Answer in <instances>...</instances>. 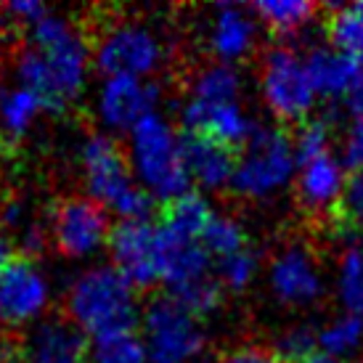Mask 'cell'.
<instances>
[{"instance_id":"1","label":"cell","mask_w":363,"mask_h":363,"mask_svg":"<svg viewBox=\"0 0 363 363\" xmlns=\"http://www.w3.org/2000/svg\"><path fill=\"white\" fill-rule=\"evenodd\" d=\"M27 48L16 61V82L40 96L48 111L67 109L85 88L91 45L69 19L45 13L27 30Z\"/></svg>"},{"instance_id":"2","label":"cell","mask_w":363,"mask_h":363,"mask_svg":"<svg viewBox=\"0 0 363 363\" xmlns=\"http://www.w3.org/2000/svg\"><path fill=\"white\" fill-rule=\"evenodd\" d=\"M128 160L135 181L152 199L172 202L191 191L183 135L172 122L154 111L128 133Z\"/></svg>"},{"instance_id":"3","label":"cell","mask_w":363,"mask_h":363,"mask_svg":"<svg viewBox=\"0 0 363 363\" xmlns=\"http://www.w3.org/2000/svg\"><path fill=\"white\" fill-rule=\"evenodd\" d=\"M67 313L69 321L93 340L114 332H133L138 321L135 286L114 265H93L72 281Z\"/></svg>"},{"instance_id":"4","label":"cell","mask_w":363,"mask_h":363,"mask_svg":"<svg viewBox=\"0 0 363 363\" xmlns=\"http://www.w3.org/2000/svg\"><path fill=\"white\" fill-rule=\"evenodd\" d=\"M80 167L88 196L122 220H149L154 199L130 170L128 149L106 133H91L80 146Z\"/></svg>"},{"instance_id":"5","label":"cell","mask_w":363,"mask_h":363,"mask_svg":"<svg viewBox=\"0 0 363 363\" xmlns=\"http://www.w3.org/2000/svg\"><path fill=\"white\" fill-rule=\"evenodd\" d=\"M294 141L281 128H257L250 143L236 157L231 189L244 199H273L297 178Z\"/></svg>"},{"instance_id":"6","label":"cell","mask_w":363,"mask_h":363,"mask_svg":"<svg viewBox=\"0 0 363 363\" xmlns=\"http://www.w3.org/2000/svg\"><path fill=\"white\" fill-rule=\"evenodd\" d=\"M164 56V40L146 21H111L93 45V61L104 77L149 80Z\"/></svg>"},{"instance_id":"7","label":"cell","mask_w":363,"mask_h":363,"mask_svg":"<svg viewBox=\"0 0 363 363\" xmlns=\"http://www.w3.org/2000/svg\"><path fill=\"white\" fill-rule=\"evenodd\" d=\"M143 345L149 363H196L204 353V329L175 297H154L143 311Z\"/></svg>"},{"instance_id":"8","label":"cell","mask_w":363,"mask_h":363,"mask_svg":"<svg viewBox=\"0 0 363 363\" xmlns=\"http://www.w3.org/2000/svg\"><path fill=\"white\" fill-rule=\"evenodd\" d=\"M260 93L271 114L281 122H305L318 99L308 77L305 59L286 45H276L265 53Z\"/></svg>"},{"instance_id":"9","label":"cell","mask_w":363,"mask_h":363,"mask_svg":"<svg viewBox=\"0 0 363 363\" xmlns=\"http://www.w3.org/2000/svg\"><path fill=\"white\" fill-rule=\"evenodd\" d=\"M111 220L106 207L91 196H64L51 210V236L61 255L85 260L109 247Z\"/></svg>"},{"instance_id":"10","label":"cell","mask_w":363,"mask_h":363,"mask_svg":"<svg viewBox=\"0 0 363 363\" xmlns=\"http://www.w3.org/2000/svg\"><path fill=\"white\" fill-rule=\"evenodd\" d=\"M51 303V281L30 255H19L0 268V323L24 326L38 321Z\"/></svg>"},{"instance_id":"11","label":"cell","mask_w":363,"mask_h":363,"mask_svg":"<svg viewBox=\"0 0 363 363\" xmlns=\"http://www.w3.org/2000/svg\"><path fill=\"white\" fill-rule=\"evenodd\" d=\"M111 265L135 286L149 289L160 281V236L149 220H120L109 236Z\"/></svg>"},{"instance_id":"12","label":"cell","mask_w":363,"mask_h":363,"mask_svg":"<svg viewBox=\"0 0 363 363\" xmlns=\"http://www.w3.org/2000/svg\"><path fill=\"white\" fill-rule=\"evenodd\" d=\"M268 286L286 308H311L323 297V273L305 244H289L268 265Z\"/></svg>"},{"instance_id":"13","label":"cell","mask_w":363,"mask_h":363,"mask_svg":"<svg viewBox=\"0 0 363 363\" xmlns=\"http://www.w3.org/2000/svg\"><path fill=\"white\" fill-rule=\"evenodd\" d=\"M160 88L152 80L104 77L96 96V114L106 130L130 133L143 117L157 111Z\"/></svg>"},{"instance_id":"14","label":"cell","mask_w":363,"mask_h":363,"mask_svg":"<svg viewBox=\"0 0 363 363\" xmlns=\"http://www.w3.org/2000/svg\"><path fill=\"white\" fill-rule=\"evenodd\" d=\"M181 125L189 135L212 138L225 146H247L250 138L257 133V122L250 117L242 101L231 104H207L186 99L181 104Z\"/></svg>"},{"instance_id":"15","label":"cell","mask_w":363,"mask_h":363,"mask_svg":"<svg viewBox=\"0 0 363 363\" xmlns=\"http://www.w3.org/2000/svg\"><path fill=\"white\" fill-rule=\"evenodd\" d=\"M157 236H160V281L167 284L170 297H178L196 284L215 279L210 273L212 257L199 239L172 236L162 231L160 225H157Z\"/></svg>"},{"instance_id":"16","label":"cell","mask_w":363,"mask_h":363,"mask_svg":"<svg viewBox=\"0 0 363 363\" xmlns=\"http://www.w3.org/2000/svg\"><path fill=\"white\" fill-rule=\"evenodd\" d=\"M255 43H257V19L252 11L233 3H223L215 9L207 30V45L220 64L236 67V61H244L255 51Z\"/></svg>"},{"instance_id":"17","label":"cell","mask_w":363,"mask_h":363,"mask_svg":"<svg viewBox=\"0 0 363 363\" xmlns=\"http://www.w3.org/2000/svg\"><path fill=\"white\" fill-rule=\"evenodd\" d=\"M24 363H85L91 345L69 318L40 321L24 340Z\"/></svg>"},{"instance_id":"18","label":"cell","mask_w":363,"mask_h":363,"mask_svg":"<svg viewBox=\"0 0 363 363\" xmlns=\"http://www.w3.org/2000/svg\"><path fill=\"white\" fill-rule=\"evenodd\" d=\"M345 183H347L345 162L337 160L334 154H321L315 160L300 162L294 191L308 212H329L340 207Z\"/></svg>"},{"instance_id":"19","label":"cell","mask_w":363,"mask_h":363,"mask_svg":"<svg viewBox=\"0 0 363 363\" xmlns=\"http://www.w3.org/2000/svg\"><path fill=\"white\" fill-rule=\"evenodd\" d=\"M183 154H186V167H189L191 183L202 186L207 191L231 189L236 157H239L231 146L186 133L183 135Z\"/></svg>"},{"instance_id":"20","label":"cell","mask_w":363,"mask_h":363,"mask_svg":"<svg viewBox=\"0 0 363 363\" xmlns=\"http://www.w3.org/2000/svg\"><path fill=\"white\" fill-rule=\"evenodd\" d=\"M305 67H308L313 91L321 99H345L363 69L353 56L337 51L334 45L311 48V53L305 56Z\"/></svg>"},{"instance_id":"21","label":"cell","mask_w":363,"mask_h":363,"mask_svg":"<svg viewBox=\"0 0 363 363\" xmlns=\"http://www.w3.org/2000/svg\"><path fill=\"white\" fill-rule=\"evenodd\" d=\"M45 109L40 96H35L24 85H6L0 88V130L11 141H21L35 128V122Z\"/></svg>"},{"instance_id":"22","label":"cell","mask_w":363,"mask_h":363,"mask_svg":"<svg viewBox=\"0 0 363 363\" xmlns=\"http://www.w3.org/2000/svg\"><path fill=\"white\" fill-rule=\"evenodd\" d=\"M212 215H215V210L210 207L207 196L199 191H189L167 202V207L162 212L160 228L172 233V236H183V239H202Z\"/></svg>"},{"instance_id":"23","label":"cell","mask_w":363,"mask_h":363,"mask_svg":"<svg viewBox=\"0 0 363 363\" xmlns=\"http://www.w3.org/2000/svg\"><path fill=\"white\" fill-rule=\"evenodd\" d=\"M242 74L231 64H207L202 69L194 72L191 82H189V96L194 101L207 104H231L242 101Z\"/></svg>"},{"instance_id":"24","label":"cell","mask_w":363,"mask_h":363,"mask_svg":"<svg viewBox=\"0 0 363 363\" xmlns=\"http://www.w3.org/2000/svg\"><path fill=\"white\" fill-rule=\"evenodd\" d=\"M250 11L255 19L279 35H297L315 16V6L308 0H260Z\"/></svg>"},{"instance_id":"25","label":"cell","mask_w":363,"mask_h":363,"mask_svg":"<svg viewBox=\"0 0 363 363\" xmlns=\"http://www.w3.org/2000/svg\"><path fill=\"white\" fill-rule=\"evenodd\" d=\"M337 300L355 318H363V247L353 244L347 247L337 262Z\"/></svg>"},{"instance_id":"26","label":"cell","mask_w":363,"mask_h":363,"mask_svg":"<svg viewBox=\"0 0 363 363\" xmlns=\"http://www.w3.org/2000/svg\"><path fill=\"white\" fill-rule=\"evenodd\" d=\"M363 347V318H355L350 313L334 315L318 329V350L332 355L337 361L353 358Z\"/></svg>"},{"instance_id":"27","label":"cell","mask_w":363,"mask_h":363,"mask_svg":"<svg viewBox=\"0 0 363 363\" xmlns=\"http://www.w3.org/2000/svg\"><path fill=\"white\" fill-rule=\"evenodd\" d=\"M329 40L363 67V0L337 6L329 19Z\"/></svg>"},{"instance_id":"28","label":"cell","mask_w":363,"mask_h":363,"mask_svg":"<svg viewBox=\"0 0 363 363\" xmlns=\"http://www.w3.org/2000/svg\"><path fill=\"white\" fill-rule=\"evenodd\" d=\"M91 363H149L143 337L133 332H114L96 337L88 350Z\"/></svg>"},{"instance_id":"29","label":"cell","mask_w":363,"mask_h":363,"mask_svg":"<svg viewBox=\"0 0 363 363\" xmlns=\"http://www.w3.org/2000/svg\"><path fill=\"white\" fill-rule=\"evenodd\" d=\"M202 247L207 250L210 257L215 260H223L228 255L242 252L247 247V233H244L242 223L231 218V215H212V220L207 223V228L202 233Z\"/></svg>"},{"instance_id":"30","label":"cell","mask_w":363,"mask_h":363,"mask_svg":"<svg viewBox=\"0 0 363 363\" xmlns=\"http://www.w3.org/2000/svg\"><path fill=\"white\" fill-rule=\"evenodd\" d=\"M257 273H260V257L250 247L218 260V281L231 292H244L257 279Z\"/></svg>"},{"instance_id":"31","label":"cell","mask_w":363,"mask_h":363,"mask_svg":"<svg viewBox=\"0 0 363 363\" xmlns=\"http://www.w3.org/2000/svg\"><path fill=\"white\" fill-rule=\"evenodd\" d=\"M313 353H318V332H313L305 323L286 329L276 342V355L284 363H303Z\"/></svg>"},{"instance_id":"32","label":"cell","mask_w":363,"mask_h":363,"mask_svg":"<svg viewBox=\"0 0 363 363\" xmlns=\"http://www.w3.org/2000/svg\"><path fill=\"white\" fill-rule=\"evenodd\" d=\"M292 141H294L297 162L315 160V157H321V154H332V130H329V125L321 120L303 122Z\"/></svg>"},{"instance_id":"33","label":"cell","mask_w":363,"mask_h":363,"mask_svg":"<svg viewBox=\"0 0 363 363\" xmlns=\"http://www.w3.org/2000/svg\"><path fill=\"white\" fill-rule=\"evenodd\" d=\"M337 212L353 228H363V170H353L345 183V194Z\"/></svg>"},{"instance_id":"34","label":"cell","mask_w":363,"mask_h":363,"mask_svg":"<svg viewBox=\"0 0 363 363\" xmlns=\"http://www.w3.org/2000/svg\"><path fill=\"white\" fill-rule=\"evenodd\" d=\"M45 13H48V9L43 3H35V0H13L9 6H3L6 21L16 24V27H24V30H30L32 24H38Z\"/></svg>"},{"instance_id":"35","label":"cell","mask_w":363,"mask_h":363,"mask_svg":"<svg viewBox=\"0 0 363 363\" xmlns=\"http://www.w3.org/2000/svg\"><path fill=\"white\" fill-rule=\"evenodd\" d=\"M342 162L353 170H363V122H353V128L345 135Z\"/></svg>"},{"instance_id":"36","label":"cell","mask_w":363,"mask_h":363,"mask_svg":"<svg viewBox=\"0 0 363 363\" xmlns=\"http://www.w3.org/2000/svg\"><path fill=\"white\" fill-rule=\"evenodd\" d=\"M220 363H284V361L276 353L262 350V347H239V350H231Z\"/></svg>"},{"instance_id":"37","label":"cell","mask_w":363,"mask_h":363,"mask_svg":"<svg viewBox=\"0 0 363 363\" xmlns=\"http://www.w3.org/2000/svg\"><path fill=\"white\" fill-rule=\"evenodd\" d=\"M345 106L350 111V117H355V122H363V69L355 77L353 88L345 96Z\"/></svg>"},{"instance_id":"38","label":"cell","mask_w":363,"mask_h":363,"mask_svg":"<svg viewBox=\"0 0 363 363\" xmlns=\"http://www.w3.org/2000/svg\"><path fill=\"white\" fill-rule=\"evenodd\" d=\"M16 257L13 255V236H11V231L3 225V220H0V268L6 265V262H11Z\"/></svg>"},{"instance_id":"39","label":"cell","mask_w":363,"mask_h":363,"mask_svg":"<svg viewBox=\"0 0 363 363\" xmlns=\"http://www.w3.org/2000/svg\"><path fill=\"white\" fill-rule=\"evenodd\" d=\"M303 363H340V361H337V358H332V355H326V353H321V350H318V353H313L311 358H308V361H303Z\"/></svg>"}]
</instances>
